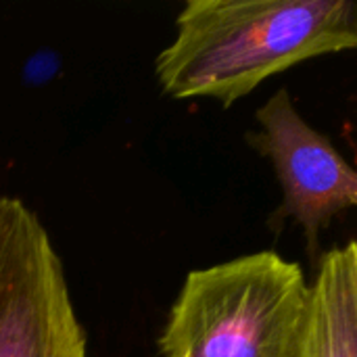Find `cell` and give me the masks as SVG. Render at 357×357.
<instances>
[{
  "label": "cell",
  "instance_id": "1",
  "mask_svg": "<svg viewBox=\"0 0 357 357\" xmlns=\"http://www.w3.org/2000/svg\"><path fill=\"white\" fill-rule=\"evenodd\" d=\"M357 46L351 0H188L157 61L163 94L232 107L268 77Z\"/></svg>",
  "mask_w": 357,
  "mask_h": 357
},
{
  "label": "cell",
  "instance_id": "2",
  "mask_svg": "<svg viewBox=\"0 0 357 357\" xmlns=\"http://www.w3.org/2000/svg\"><path fill=\"white\" fill-rule=\"evenodd\" d=\"M310 284L297 261L257 251L192 270L159 337L161 357H301Z\"/></svg>",
  "mask_w": 357,
  "mask_h": 357
},
{
  "label": "cell",
  "instance_id": "3",
  "mask_svg": "<svg viewBox=\"0 0 357 357\" xmlns=\"http://www.w3.org/2000/svg\"><path fill=\"white\" fill-rule=\"evenodd\" d=\"M0 357H88L61 255L17 197H0Z\"/></svg>",
  "mask_w": 357,
  "mask_h": 357
},
{
  "label": "cell",
  "instance_id": "4",
  "mask_svg": "<svg viewBox=\"0 0 357 357\" xmlns=\"http://www.w3.org/2000/svg\"><path fill=\"white\" fill-rule=\"evenodd\" d=\"M255 121L259 130H249L247 142L272 161L282 186V207L272 218H293L303 228L310 257L316 259L320 232L357 203L356 169L326 134L303 119L287 88L276 90L255 111Z\"/></svg>",
  "mask_w": 357,
  "mask_h": 357
},
{
  "label": "cell",
  "instance_id": "5",
  "mask_svg": "<svg viewBox=\"0 0 357 357\" xmlns=\"http://www.w3.org/2000/svg\"><path fill=\"white\" fill-rule=\"evenodd\" d=\"M301 357H357L356 241L320 257L310 284Z\"/></svg>",
  "mask_w": 357,
  "mask_h": 357
}]
</instances>
